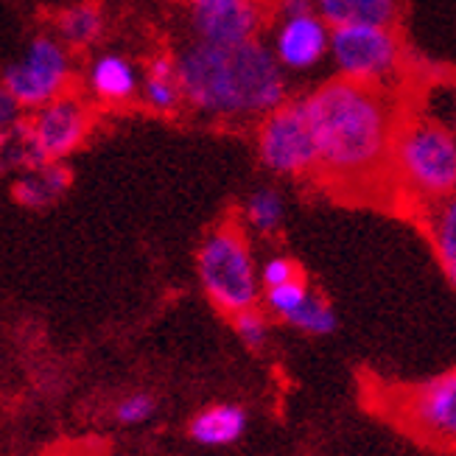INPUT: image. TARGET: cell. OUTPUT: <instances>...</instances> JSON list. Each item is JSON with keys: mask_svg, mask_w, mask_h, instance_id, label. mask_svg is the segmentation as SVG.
<instances>
[{"mask_svg": "<svg viewBox=\"0 0 456 456\" xmlns=\"http://www.w3.org/2000/svg\"><path fill=\"white\" fill-rule=\"evenodd\" d=\"M314 149L316 176L336 188L364 191L389 180V149L403 107L395 93L328 78L300 95Z\"/></svg>", "mask_w": 456, "mask_h": 456, "instance_id": "6da1fadb", "label": "cell"}, {"mask_svg": "<svg viewBox=\"0 0 456 456\" xmlns=\"http://www.w3.org/2000/svg\"><path fill=\"white\" fill-rule=\"evenodd\" d=\"M185 110L222 124H257L289 102V76L277 68L266 39L210 45L191 39L174 53Z\"/></svg>", "mask_w": 456, "mask_h": 456, "instance_id": "7a4b0ae2", "label": "cell"}, {"mask_svg": "<svg viewBox=\"0 0 456 456\" xmlns=\"http://www.w3.org/2000/svg\"><path fill=\"white\" fill-rule=\"evenodd\" d=\"M389 180L423 208L456 191L453 129L423 112H401L389 149Z\"/></svg>", "mask_w": 456, "mask_h": 456, "instance_id": "3957f363", "label": "cell"}, {"mask_svg": "<svg viewBox=\"0 0 456 456\" xmlns=\"http://www.w3.org/2000/svg\"><path fill=\"white\" fill-rule=\"evenodd\" d=\"M196 274L208 300L227 316L261 305L264 289L257 281V261L247 230L235 219L216 224L202 238Z\"/></svg>", "mask_w": 456, "mask_h": 456, "instance_id": "277c9868", "label": "cell"}, {"mask_svg": "<svg viewBox=\"0 0 456 456\" xmlns=\"http://www.w3.org/2000/svg\"><path fill=\"white\" fill-rule=\"evenodd\" d=\"M328 59L336 78L395 93L406 82L409 53L398 28L384 26H345L330 28Z\"/></svg>", "mask_w": 456, "mask_h": 456, "instance_id": "5b68a950", "label": "cell"}, {"mask_svg": "<svg viewBox=\"0 0 456 456\" xmlns=\"http://www.w3.org/2000/svg\"><path fill=\"white\" fill-rule=\"evenodd\" d=\"M73 78H76L73 53L51 31H45L31 37L26 51L12 65L4 68L0 85L14 95V102L28 115L39 107H45L62 93L73 90Z\"/></svg>", "mask_w": 456, "mask_h": 456, "instance_id": "8992f818", "label": "cell"}, {"mask_svg": "<svg viewBox=\"0 0 456 456\" xmlns=\"http://www.w3.org/2000/svg\"><path fill=\"white\" fill-rule=\"evenodd\" d=\"M255 151L261 166L283 180L316 176V149L300 95L264 115L255 126Z\"/></svg>", "mask_w": 456, "mask_h": 456, "instance_id": "52a82bcc", "label": "cell"}, {"mask_svg": "<svg viewBox=\"0 0 456 456\" xmlns=\"http://www.w3.org/2000/svg\"><path fill=\"white\" fill-rule=\"evenodd\" d=\"M95 107L82 93L68 90L26 115V129L39 163H68L93 134Z\"/></svg>", "mask_w": 456, "mask_h": 456, "instance_id": "ba28073f", "label": "cell"}, {"mask_svg": "<svg viewBox=\"0 0 456 456\" xmlns=\"http://www.w3.org/2000/svg\"><path fill=\"white\" fill-rule=\"evenodd\" d=\"M191 34L210 45L264 39L272 17L269 0H185Z\"/></svg>", "mask_w": 456, "mask_h": 456, "instance_id": "9c48e42d", "label": "cell"}, {"mask_svg": "<svg viewBox=\"0 0 456 456\" xmlns=\"http://www.w3.org/2000/svg\"><path fill=\"white\" fill-rule=\"evenodd\" d=\"M266 45L274 56L277 68L286 76H305L328 59L330 26H325L314 12L300 17L272 20Z\"/></svg>", "mask_w": 456, "mask_h": 456, "instance_id": "30bf717a", "label": "cell"}, {"mask_svg": "<svg viewBox=\"0 0 456 456\" xmlns=\"http://www.w3.org/2000/svg\"><path fill=\"white\" fill-rule=\"evenodd\" d=\"M401 414L423 440L453 445L456 437V372H440L403 395Z\"/></svg>", "mask_w": 456, "mask_h": 456, "instance_id": "8fae6325", "label": "cell"}, {"mask_svg": "<svg viewBox=\"0 0 456 456\" xmlns=\"http://www.w3.org/2000/svg\"><path fill=\"white\" fill-rule=\"evenodd\" d=\"M141 90V65L121 51H98L82 68V95L93 107H129Z\"/></svg>", "mask_w": 456, "mask_h": 456, "instance_id": "7c38bea8", "label": "cell"}, {"mask_svg": "<svg viewBox=\"0 0 456 456\" xmlns=\"http://www.w3.org/2000/svg\"><path fill=\"white\" fill-rule=\"evenodd\" d=\"M137 104L146 107L151 115H180L185 110V98L176 76V59L168 51L151 53L146 65H141V90H137Z\"/></svg>", "mask_w": 456, "mask_h": 456, "instance_id": "4fadbf2b", "label": "cell"}, {"mask_svg": "<svg viewBox=\"0 0 456 456\" xmlns=\"http://www.w3.org/2000/svg\"><path fill=\"white\" fill-rule=\"evenodd\" d=\"M51 34L70 53H87L102 45L107 34V14L98 0H76V4L56 12Z\"/></svg>", "mask_w": 456, "mask_h": 456, "instance_id": "5bb4252c", "label": "cell"}, {"mask_svg": "<svg viewBox=\"0 0 456 456\" xmlns=\"http://www.w3.org/2000/svg\"><path fill=\"white\" fill-rule=\"evenodd\" d=\"M314 14L330 28L384 26L398 28L403 0H314Z\"/></svg>", "mask_w": 456, "mask_h": 456, "instance_id": "9a60e30c", "label": "cell"}, {"mask_svg": "<svg viewBox=\"0 0 456 456\" xmlns=\"http://www.w3.org/2000/svg\"><path fill=\"white\" fill-rule=\"evenodd\" d=\"M70 185L73 171L68 163H39L12 176V196L26 210H48L70 191Z\"/></svg>", "mask_w": 456, "mask_h": 456, "instance_id": "2e32d148", "label": "cell"}, {"mask_svg": "<svg viewBox=\"0 0 456 456\" xmlns=\"http://www.w3.org/2000/svg\"><path fill=\"white\" fill-rule=\"evenodd\" d=\"M249 414L238 403H213L196 411L188 423V437L202 448H230L244 440Z\"/></svg>", "mask_w": 456, "mask_h": 456, "instance_id": "e0dca14e", "label": "cell"}, {"mask_svg": "<svg viewBox=\"0 0 456 456\" xmlns=\"http://www.w3.org/2000/svg\"><path fill=\"white\" fill-rule=\"evenodd\" d=\"M426 230L431 238V249L448 283H456V202L453 196L426 208Z\"/></svg>", "mask_w": 456, "mask_h": 456, "instance_id": "ac0fdd59", "label": "cell"}, {"mask_svg": "<svg viewBox=\"0 0 456 456\" xmlns=\"http://www.w3.org/2000/svg\"><path fill=\"white\" fill-rule=\"evenodd\" d=\"M283 222H286L283 193L274 185H264V188H255L247 196V202L241 208V222L238 224L255 235H274V232H281Z\"/></svg>", "mask_w": 456, "mask_h": 456, "instance_id": "d6986e66", "label": "cell"}, {"mask_svg": "<svg viewBox=\"0 0 456 456\" xmlns=\"http://www.w3.org/2000/svg\"><path fill=\"white\" fill-rule=\"evenodd\" d=\"M34 166H39V157L34 151L26 121H20L17 126L0 132V174L17 176Z\"/></svg>", "mask_w": 456, "mask_h": 456, "instance_id": "ffe728a7", "label": "cell"}, {"mask_svg": "<svg viewBox=\"0 0 456 456\" xmlns=\"http://www.w3.org/2000/svg\"><path fill=\"white\" fill-rule=\"evenodd\" d=\"M286 325H291L300 333H308V336H330L336 328H339V320H336V311L325 297L311 289L308 297L300 303V308L286 320Z\"/></svg>", "mask_w": 456, "mask_h": 456, "instance_id": "44dd1931", "label": "cell"}, {"mask_svg": "<svg viewBox=\"0 0 456 456\" xmlns=\"http://www.w3.org/2000/svg\"><path fill=\"white\" fill-rule=\"evenodd\" d=\"M230 320H232L235 336L241 339L244 347H249V350H264L269 345L272 322H269V314L261 305L247 308V311H238V314L230 316Z\"/></svg>", "mask_w": 456, "mask_h": 456, "instance_id": "7402d4cb", "label": "cell"}, {"mask_svg": "<svg viewBox=\"0 0 456 456\" xmlns=\"http://www.w3.org/2000/svg\"><path fill=\"white\" fill-rule=\"evenodd\" d=\"M154 414H157V398H154V395L132 392V395H124V398L115 403L112 418H115V423H121L126 428H137V426L151 423Z\"/></svg>", "mask_w": 456, "mask_h": 456, "instance_id": "603a6c76", "label": "cell"}, {"mask_svg": "<svg viewBox=\"0 0 456 456\" xmlns=\"http://www.w3.org/2000/svg\"><path fill=\"white\" fill-rule=\"evenodd\" d=\"M297 277H303L300 264L289 255H269L264 264H257V281H261V289L283 286L289 281H297Z\"/></svg>", "mask_w": 456, "mask_h": 456, "instance_id": "cb8c5ba5", "label": "cell"}, {"mask_svg": "<svg viewBox=\"0 0 456 456\" xmlns=\"http://www.w3.org/2000/svg\"><path fill=\"white\" fill-rule=\"evenodd\" d=\"M20 121H26V110L14 102V95L0 85V132L17 126Z\"/></svg>", "mask_w": 456, "mask_h": 456, "instance_id": "d4e9b609", "label": "cell"}, {"mask_svg": "<svg viewBox=\"0 0 456 456\" xmlns=\"http://www.w3.org/2000/svg\"><path fill=\"white\" fill-rule=\"evenodd\" d=\"M314 12V0H269V17L272 20H286V17H300Z\"/></svg>", "mask_w": 456, "mask_h": 456, "instance_id": "484cf974", "label": "cell"}]
</instances>
